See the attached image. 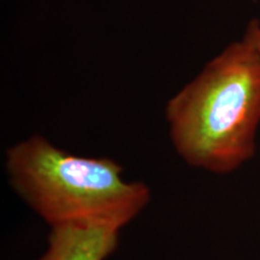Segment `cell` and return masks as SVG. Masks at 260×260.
Listing matches in <instances>:
<instances>
[{
    "label": "cell",
    "mask_w": 260,
    "mask_h": 260,
    "mask_svg": "<svg viewBox=\"0 0 260 260\" xmlns=\"http://www.w3.org/2000/svg\"><path fill=\"white\" fill-rule=\"evenodd\" d=\"M165 118L175 151L191 168L225 175L255 154L260 50L248 31L169 100Z\"/></svg>",
    "instance_id": "1"
},
{
    "label": "cell",
    "mask_w": 260,
    "mask_h": 260,
    "mask_svg": "<svg viewBox=\"0 0 260 260\" xmlns=\"http://www.w3.org/2000/svg\"><path fill=\"white\" fill-rule=\"evenodd\" d=\"M9 183L50 226L80 220H107L124 226L146 209L151 189L126 181L119 162L64 151L42 135L6 149Z\"/></svg>",
    "instance_id": "2"
},
{
    "label": "cell",
    "mask_w": 260,
    "mask_h": 260,
    "mask_svg": "<svg viewBox=\"0 0 260 260\" xmlns=\"http://www.w3.org/2000/svg\"><path fill=\"white\" fill-rule=\"evenodd\" d=\"M122 226L80 220L50 226L47 248L38 260H106L118 247Z\"/></svg>",
    "instance_id": "3"
},
{
    "label": "cell",
    "mask_w": 260,
    "mask_h": 260,
    "mask_svg": "<svg viewBox=\"0 0 260 260\" xmlns=\"http://www.w3.org/2000/svg\"><path fill=\"white\" fill-rule=\"evenodd\" d=\"M246 30L251 34V37L255 42L256 47L260 50V22L258 19H252V21L249 22V24L247 25Z\"/></svg>",
    "instance_id": "4"
}]
</instances>
